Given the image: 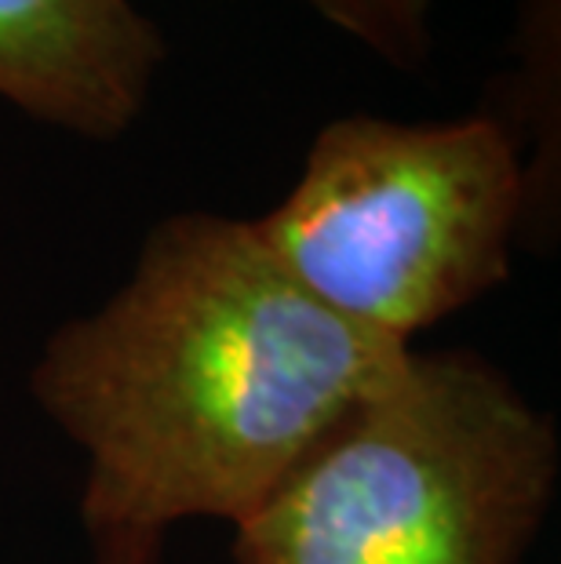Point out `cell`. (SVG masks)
I'll use <instances>...</instances> for the list:
<instances>
[{
	"instance_id": "cell-1",
	"label": "cell",
	"mask_w": 561,
	"mask_h": 564,
	"mask_svg": "<svg viewBox=\"0 0 561 564\" xmlns=\"http://www.w3.org/2000/svg\"><path fill=\"white\" fill-rule=\"evenodd\" d=\"M409 354L310 295L252 219L179 212L95 314L47 335L30 390L88 455V535H164L241 524Z\"/></svg>"
},
{
	"instance_id": "cell-2",
	"label": "cell",
	"mask_w": 561,
	"mask_h": 564,
	"mask_svg": "<svg viewBox=\"0 0 561 564\" xmlns=\"http://www.w3.org/2000/svg\"><path fill=\"white\" fill-rule=\"evenodd\" d=\"M551 415L485 357L409 354L234 524L237 564H518L558 485Z\"/></svg>"
},
{
	"instance_id": "cell-3",
	"label": "cell",
	"mask_w": 561,
	"mask_h": 564,
	"mask_svg": "<svg viewBox=\"0 0 561 564\" xmlns=\"http://www.w3.org/2000/svg\"><path fill=\"white\" fill-rule=\"evenodd\" d=\"M525 200L518 142L496 117H339L252 226L310 295L409 346L507 281Z\"/></svg>"
},
{
	"instance_id": "cell-4",
	"label": "cell",
	"mask_w": 561,
	"mask_h": 564,
	"mask_svg": "<svg viewBox=\"0 0 561 564\" xmlns=\"http://www.w3.org/2000/svg\"><path fill=\"white\" fill-rule=\"evenodd\" d=\"M161 63V33L131 0H0V99L41 124L125 135Z\"/></svg>"
},
{
	"instance_id": "cell-5",
	"label": "cell",
	"mask_w": 561,
	"mask_h": 564,
	"mask_svg": "<svg viewBox=\"0 0 561 564\" xmlns=\"http://www.w3.org/2000/svg\"><path fill=\"white\" fill-rule=\"evenodd\" d=\"M303 4L398 69L423 66L431 52V0H303Z\"/></svg>"
},
{
	"instance_id": "cell-6",
	"label": "cell",
	"mask_w": 561,
	"mask_h": 564,
	"mask_svg": "<svg viewBox=\"0 0 561 564\" xmlns=\"http://www.w3.org/2000/svg\"><path fill=\"white\" fill-rule=\"evenodd\" d=\"M95 543V564H158L161 535H99Z\"/></svg>"
}]
</instances>
